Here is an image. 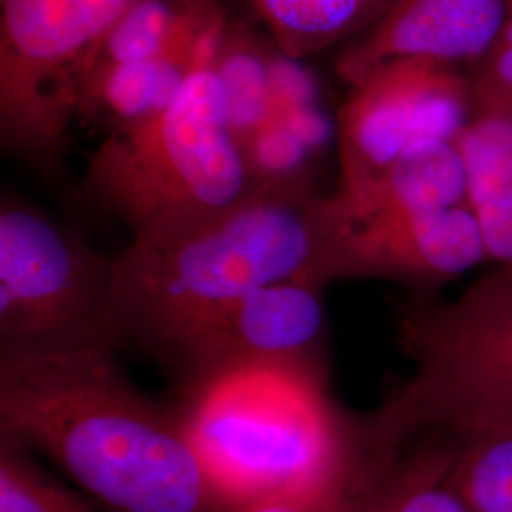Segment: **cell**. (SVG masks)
Returning a JSON list of instances; mask_svg holds the SVG:
<instances>
[{
	"instance_id": "obj_13",
	"label": "cell",
	"mask_w": 512,
	"mask_h": 512,
	"mask_svg": "<svg viewBox=\"0 0 512 512\" xmlns=\"http://www.w3.org/2000/svg\"><path fill=\"white\" fill-rule=\"evenodd\" d=\"M465 203V169L458 143H435L404 154L382 171L325 196L336 224L444 209Z\"/></svg>"
},
{
	"instance_id": "obj_14",
	"label": "cell",
	"mask_w": 512,
	"mask_h": 512,
	"mask_svg": "<svg viewBox=\"0 0 512 512\" xmlns=\"http://www.w3.org/2000/svg\"><path fill=\"white\" fill-rule=\"evenodd\" d=\"M342 512H475L459 492L439 435L427 433L361 458Z\"/></svg>"
},
{
	"instance_id": "obj_3",
	"label": "cell",
	"mask_w": 512,
	"mask_h": 512,
	"mask_svg": "<svg viewBox=\"0 0 512 512\" xmlns=\"http://www.w3.org/2000/svg\"><path fill=\"white\" fill-rule=\"evenodd\" d=\"M179 406L207 473L236 511L287 494L346 503L357 444L353 421L330 397L329 378L251 370Z\"/></svg>"
},
{
	"instance_id": "obj_12",
	"label": "cell",
	"mask_w": 512,
	"mask_h": 512,
	"mask_svg": "<svg viewBox=\"0 0 512 512\" xmlns=\"http://www.w3.org/2000/svg\"><path fill=\"white\" fill-rule=\"evenodd\" d=\"M228 27L220 4L162 54L92 74L78 97L76 120L107 135L165 109L192 74L222 52Z\"/></svg>"
},
{
	"instance_id": "obj_2",
	"label": "cell",
	"mask_w": 512,
	"mask_h": 512,
	"mask_svg": "<svg viewBox=\"0 0 512 512\" xmlns=\"http://www.w3.org/2000/svg\"><path fill=\"white\" fill-rule=\"evenodd\" d=\"M329 215L310 181L260 183L239 202L133 234L112 256L114 306L129 342L156 359L203 319L287 279L330 283Z\"/></svg>"
},
{
	"instance_id": "obj_18",
	"label": "cell",
	"mask_w": 512,
	"mask_h": 512,
	"mask_svg": "<svg viewBox=\"0 0 512 512\" xmlns=\"http://www.w3.org/2000/svg\"><path fill=\"white\" fill-rule=\"evenodd\" d=\"M220 4V0H137L99 46L88 78L114 65L162 54Z\"/></svg>"
},
{
	"instance_id": "obj_11",
	"label": "cell",
	"mask_w": 512,
	"mask_h": 512,
	"mask_svg": "<svg viewBox=\"0 0 512 512\" xmlns=\"http://www.w3.org/2000/svg\"><path fill=\"white\" fill-rule=\"evenodd\" d=\"M509 0H393L342 48L336 74L349 86L395 59H425L469 71L511 19Z\"/></svg>"
},
{
	"instance_id": "obj_6",
	"label": "cell",
	"mask_w": 512,
	"mask_h": 512,
	"mask_svg": "<svg viewBox=\"0 0 512 512\" xmlns=\"http://www.w3.org/2000/svg\"><path fill=\"white\" fill-rule=\"evenodd\" d=\"M126 346L114 306L112 256L35 207H0V359Z\"/></svg>"
},
{
	"instance_id": "obj_4",
	"label": "cell",
	"mask_w": 512,
	"mask_h": 512,
	"mask_svg": "<svg viewBox=\"0 0 512 512\" xmlns=\"http://www.w3.org/2000/svg\"><path fill=\"white\" fill-rule=\"evenodd\" d=\"M219 55L165 109L107 133L88 162L90 194L131 236L213 215L258 186L228 118Z\"/></svg>"
},
{
	"instance_id": "obj_15",
	"label": "cell",
	"mask_w": 512,
	"mask_h": 512,
	"mask_svg": "<svg viewBox=\"0 0 512 512\" xmlns=\"http://www.w3.org/2000/svg\"><path fill=\"white\" fill-rule=\"evenodd\" d=\"M456 143L486 256L512 268V112H478Z\"/></svg>"
},
{
	"instance_id": "obj_16",
	"label": "cell",
	"mask_w": 512,
	"mask_h": 512,
	"mask_svg": "<svg viewBox=\"0 0 512 512\" xmlns=\"http://www.w3.org/2000/svg\"><path fill=\"white\" fill-rule=\"evenodd\" d=\"M429 433L444 442L452 476L473 511L512 512V418L461 416Z\"/></svg>"
},
{
	"instance_id": "obj_22",
	"label": "cell",
	"mask_w": 512,
	"mask_h": 512,
	"mask_svg": "<svg viewBox=\"0 0 512 512\" xmlns=\"http://www.w3.org/2000/svg\"><path fill=\"white\" fill-rule=\"evenodd\" d=\"M344 501L327 495L287 494L266 497L236 512H342Z\"/></svg>"
},
{
	"instance_id": "obj_17",
	"label": "cell",
	"mask_w": 512,
	"mask_h": 512,
	"mask_svg": "<svg viewBox=\"0 0 512 512\" xmlns=\"http://www.w3.org/2000/svg\"><path fill=\"white\" fill-rule=\"evenodd\" d=\"M393 0H251L281 55L304 59L361 35Z\"/></svg>"
},
{
	"instance_id": "obj_20",
	"label": "cell",
	"mask_w": 512,
	"mask_h": 512,
	"mask_svg": "<svg viewBox=\"0 0 512 512\" xmlns=\"http://www.w3.org/2000/svg\"><path fill=\"white\" fill-rule=\"evenodd\" d=\"M0 512H97L48 475L27 446L0 439Z\"/></svg>"
},
{
	"instance_id": "obj_5",
	"label": "cell",
	"mask_w": 512,
	"mask_h": 512,
	"mask_svg": "<svg viewBox=\"0 0 512 512\" xmlns=\"http://www.w3.org/2000/svg\"><path fill=\"white\" fill-rule=\"evenodd\" d=\"M397 327L412 370L355 423L365 454H387L461 416L512 418V268L495 266L450 302L416 300Z\"/></svg>"
},
{
	"instance_id": "obj_7",
	"label": "cell",
	"mask_w": 512,
	"mask_h": 512,
	"mask_svg": "<svg viewBox=\"0 0 512 512\" xmlns=\"http://www.w3.org/2000/svg\"><path fill=\"white\" fill-rule=\"evenodd\" d=\"M137 0H0L2 145L35 162L67 148L99 46Z\"/></svg>"
},
{
	"instance_id": "obj_9",
	"label": "cell",
	"mask_w": 512,
	"mask_h": 512,
	"mask_svg": "<svg viewBox=\"0 0 512 512\" xmlns=\"http://www.w3.org/2000/svg\"><path fill=\"white\" fill-rule=\"evenodd\" d=\"M475 116L465 69L395 59L351 86L338 112L340 181L351 184L435 143H454Z\"/></svg>"
},
{
	"instance_id": "obj_1",
	"label": "cell",
	"mask_w": 512,
	"mask_h": 512,
	"mask_svg": "<svg viewBox=\"0 0 512 512\" xmlns=\"http://www.w3.org/2000/svg\"><path fill=\"white\" fill-rule=\"evenodd\" d=\"M0 439L42 452L114 512H236L181 406L147 397L114 351L0 359Z\"/></svg>"
},
{
	"instance_id": "obj_23",
	"label": "cell",
	"mask_w": 512,
	"mask_h": 512,
	"mask_svg": "<svg viewBox=\"0 0 512 512\" xmlns=\"http://www.w3.org/2000/svg\"><path fill=\"white\" fill-rule=\"evenodd\" d=\"M509 2H511V8H512V0H509Z\"/></svg>"
},
{
	"instance_id": "obj_10",
	"label": "cell",
	"mask_w": 512,
	"mask_h": 512,
	"mask_svg": "<svg viewBox=\"0 0 512 512\" xmlns=\"http://www.w3.org/2000/svg\"><path fill=\"white\" fill-rule=\"evenodd\" d=\"M329 224L330 281L370 277L435 287L488 260L467 203Z\"/></svg>"
},
{
	"instance_id": "obj_19",
	"label": "cell",
	"mask_w": 512,
	"mask_h": 512,
	"mask_svg": "<svg viewBox=\"0 0 512 512\" xmlns=\"http://www.w3.org/2000/svg\"><path fill=\"white\" fill-rule=\"evenodd\" d=\"M217 71L230 124L243 145L274 116L272 65L249 44L236 40L228 27Z\"/></svg>"
},
{
	"instance_id": "obj_21",
	"label": "cell",
	"mask_w": 512,
	"mask_h": 512,
	"mask_svg": "<svg viewBox=\"0 0 512 512\" xmlns=\"http://www.w3.org/2000/svg\"><path fill=\"white\" fill-rule=\"evenodd\" d=\"M478 112H512V16L490 52L469 71Z\"/></svg>"
},
{
	"instance_id": "obj_8",
	"label": "cell",
	"mask_w": 512,
	"mask_h": 512,
	"mask_svg": "<svg viewBox=\"0 0 512 512\" xmlns=\"http://www.w3.org/2000/svg\"><path fill=\"white\" fill-rule=\"evenodd\" d=\"M315 279H287L241 296L188 330L158 357L181 399L251 370L327 376V315Z\"/></svg>"
}]
</instances>
